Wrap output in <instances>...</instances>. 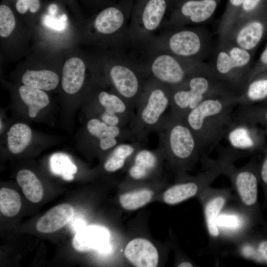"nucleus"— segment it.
I'll list each match as a JSON object with an SVG mask.
<instances>
[{
  "instance_id": "40",
  "label": "nucleus",
  "mask_w": 267,
  "mask_h": 267,
  "mask_svg": "<svg viewBox=\"0 0 267 267\" xmlns=\"http://www.w3.org/2000/svg\"><path fill=\"white\" fill-rule=\"evenodd\" d=\"M261 232L267 237V222L260 229Z\"/></svg>"
},
{
  "instance_id": "22",
  "label": "nucleus",
  "mask_w": 267,
  "mask_h": 267,
  "mask_svg": "<svg viewBox=\"0 0 267 267\" xmlns=\"http://www.w3.org/2000/svg\"><path fill=\"white\" fill-rule=\"evenodd\" d=\"M108 233L102 227L85 226L75 235L73 239L74 248L79 252H86L96 249L104 251L107 247Z\"/></svg>"
},
{
  "instance_id": "38",
  "label": "nucleus",
  "mask_w": 267,
  "mask_h": 267,
  "mask_svg": "<svg viewBox=\"0 0 267 267\" xmlns=\"http://www.w3.org/2000/svg\"><path fill=\"white\" fill-rule=\"evenodd\" d=\"M85 223L81 220H76L73 223V229L77 232L85 227Z\"/></svg>"
},
{
  "instance_id": "20",
  "label": "nucleus",
  "mask_w": 267,
  "mask_h": 267,
  "mask_svg": "<svg viewBox=\"0 0 267 267\" xmlns=\"http://www.w3.org/2000/svg\"><path fill=\"white\" fill-rule=\"evenodd\" d=\"M235 253L258 264L267 265V237L256 228L234 244Z\"/></svg>"
},
{
  "instance_id": "9",
  "label": "nucleus",
  "mask_w": 267,
  "mask_h": 267,
  "mask_svg": "<svg viewBox=\"0 0 267 267\" xmlns=\"http://www.w3.org/2000/svg\"><path fill=\"white\" fill-rule=\"evenodd\" d=\"M170 7L171 0H134L128 29L132 46H143L157 35Z\"/></svg>"
},
{
  "instance_id": "39",
  "label": "nucleus",
  "mask_w": 267,
  "mask_h": 267,
  "mask_svg": "<svg viewBox=\"0 0 267 267\" xmlns=\"http://www.w3.org/2000/svg\"><path fill=\"white\" fill-rule=\"evenodd\" d=\"M260 59L263 64L267 65V46L262 52Z\"/></svg>"
},
{
  "instance_id": "5",
  "label": "nucleus",
  "mask_w": 267,
  "mask_h": 267,
  "mask_svg": "<svg viewBox=\"0 0 267 267\" xmlns=\"http://www.w3.org/2000/svg\"><path fill=\"white\" fill-rule=\"evenodd\" d=\"M171 89L149 78L129 126L137 141L145 143L155 132L163 118L171 111Z\"/></svg>"
},
{
  "instance_id": "32",
  "label": "nucleus",
  "mask_w": 267,
  "mask_h": 267,
  "mask_svg": "<svg viewBox=\"0 0 267 267\" xmlns=\"http://www.w3.org/2000/svg\"><path fill=\"white\" fill-rule=\"evenodd\" d=\"M21 207V200L19 194L15 190L3 187L0 190V211L7 217L17 215Z\"/></svg>"
},
{
  "instance_id": "29",
  "label": "nucleus",
  "mask_w": 267,
  "mask_h": 267,
  "mask_svg": "<svg viewBox=\"0 0 267 267\" xmlns=\"http://www.w3.org/2000/svg\"><path fill=\"white\" fill-rule=\"evenodd\" d=\"M32 138V130L27 125L21 123L14 124L7 133L9 151L14 154L22 152L29 145Z\"/></svg>"
},
{
  "instance_id": "2",
  "label": "nucleus",
  "mask_w": 267,
  "mask_h": 267,
  "mask_svg": "<svg viewBox=\"0 0 267 267\" xmlns=\"http://www.w3.org/2000/svg\"><path fill=\"white\" fill-rule=\"evenodd\" d=\"M155 133L158 148L175 175L192 171L204 156L198 141L183 117L172 110L162 119Z\"/></svg>"
},
{
  "instance_id": "37",
  "label": "nucleus",
  "mask_w": 267,
  "mask_h": 267,
  "mask_svg": "<svg viewBox=\"0 0 267 267\" xmlns=\"http://www.w3.org/2000/svg\"><path fill=\"white\" fill-rule=\"evenodd\" d=\"M245 0H228L227 5V11L230 13L238 12Z\"/></svg>"
},
{
  "instance_id": "21",
  "label": "nucleus",
  "mask_w": 267,
  "mask_h": 267,
  "mask_svg": "<svg viewBox=\"0 0 267 267\" xmlns=\"http://www.w3.org/2000/svg\"><path fill=\"white\" fill-rule=\"evenodd\" d=\"M144 143L139 141L123 142L113 148L105 158L103 168L109 173L119 171L124 174L135 153L144 147Z\"/></svg>"
},
{
  "instance_id": "35",
  "label": "nucleus",
  "mask_w": 267,
  "mask_h": 267,
  "mask_svg": "<svg viewBox=\"0 0 267 267\" xmlns=\"http://www.w3.org/2000/svg\"><path fill=\"white\" fill-rule=\"evenodd\" d=\"M17 11L21 15L29 12L31 14L38 12L41 8L40 0H17L15 4Z\"/></svg>"
},
{
  "instance_id": "12",
  "label": "nucleus",
  "mask_w": 267,
  "mask_h": 267,
  "mask_svg": "<svg viewBox=\"0 0 267 267\" xmlns=\"http://www.w3.org/2000/svg\"><path fill=\"white\" fill-rule=\"evenodd\" d=\"M221 0H181L170 9L160 31L178 27L185 23L204 22L215 13Z\"/></svg>"
},
{
  "instance_id": "16",
  "label": "nucleus",
  "mask_w": 267,
  "mask_h": 267,
  "mask_svg": "<svg viewBox=\"0 0 267 267\" xmlns=\"http://www.w3.org/2000/svg\"><path fill=\"white\" fill-rule=\"evenodd\" d=\"M86 129L100 152H109L121 143L137 141L129 127L108 125L96 117L88 120Z\"/></svg>"
},
{
  "instance_id": "42",
  "label": "nucleus",
  "mask_w": 267,
  "mask_h": 267,
  "mask_svg": "<svg viewBox=\"0 0 267 267\" xmlns=\"http://www.w3.org/2000/svg\"><path fill=\"white\" fill-rule=\"evenodd\" d=\"M260 104L267 105V100Z\"/></svg>"
},
{
  "instance_id": "34",
  "label": "nucleus",
  "mask_w": 267,
  "mask_h": 267,
  "mask_svg": "<svg viewBox=\"0 0 267 267\" xmlns=\"http://www.w3.org/2000/svg\"><path fill=\"white\" fill-rule=\"evenodd\" d=\"M262 152V157L259 164V174L264 194V207L267 208V142Z\"/></svg>"
},
{
  "instance_id": "31",
  "label": "nucleus",
  "mask_w": 267,
  "mask_h": 267,
  "mask_svg": "<svg viewBox=\"0 0 267 267\" xmlns=\"http://www.w3.org/2000/svg\"><path fill=\"white\" fill-rule=\"evenodd\" d=\"M50 168L52 172L61 176L65 180H71L77 171V168L70 158L63 153H55L50 158Z\"/></svg>"
},
{
  "instance_id": "4",
  "label": "nucleus",
  "mask_w": 267,
  "mask_h": 267,
  "mask_svg": "<svg viewBox=\"0 0 267 267\" xmlns=\"http://www.w3.org/2000/svg\"><path fill=\"white\" fill-rule=\"evenodd\" d=\"M99 60L106 84L135 109L149 79L143 68L123 52L110 51Z\"/></svg>"
},
{
  "instance_id": "41",
  "label": "nucleus",
  "mask_w": 267,
  "mask_h": 267,
  "mask_svg": "<svg viewBox=\"0 0 267 267\" xmlns=\"http://www.w3.org/2000/svg\"><path fill=\"white\" fill-rule=\"evenodd\" d=\"M180 0H171V7H170V9L173 5H174L175 4H176L177 3H178V2H179Z\"/></svg>"
},
{
  "instance_id": "13",
  "label": "nucleus",
  "mask_w": 267,
  "mask_h": 267,
  "mask_svg": "<svg viewBox=\"0 0 267 267\" xmlns=\"http://www.w3.org/2000/svg\"><path fill=\"white\" fill-rule=\"evenodd\" d=\"M95 94L97 118L108 125L129 127L134 116V108L112 90L100 89Z\"/></svg>"
},
{
  "instance_id": "7",
  "label": "nucleus",
  "mask_w": 267,
  "mask_h": 267,
  "mask_svg": "<svg viewBox=\"0 0 267 267\" xmlns=\"http://www.w3.org/2000/svg\"><path fill=\"white\" fill-rule=\"evenodd\" d=\"M141 55L136 61L149 78L171 89L183 84L194 73L202 70L192 60L183 59L170 53L146 50L139 48Z\"/></svg>"
},
{
  "instance_id": "19",
  "label": "nucleus",
  "mask_w": 267,
  "mask_h": 267,
  "mask_svg": "<svg viewBox=\"0 0 267 267\" xmlns=\"http://www.w3.org/2000/svg\"><path fill=\"white\" fill-rule=\"evenodd\" d=\"M123 255L130 265L136 267H156L160 263V254L156 246L149 239L138 237L126 244Z\"/></svg>"
},
{
  "instance_id": "14",
  "label": "nucleus",
  "mask_w": 267,
  "mask_h": 267,
  "mask_svg": "<svg viewBox=\"0 0 267 267\" xmlns=\"http://www.w3.org/2000/svg\"><path fill=\"white\" fill-rule=\"evenodd\" d=\"M220 240L234 243L256 228L233 196L218 216Z\"/></svg>"
},
{
  "instance_id": "30",
  "label": "nucleus",
  "mask_w": 267,
  "mask_h": 267,
  "mask_svg": "<svg viewBox=\"0 0 267 267\" xmlns=\"http://www.w3.org/2000/svg\"><path fill=\"white\" fill-rule=\"evenodd\" d=\"M233 119L250 122L267 129V105H238L233 113Z\"/></svg>"
},
{
  "instance_id": "11",
  "label": "nucleus",
  "mask_w": 267,
  "mask_h": 267,
  "mask_svg": "<svg viewBox=\"0 0 267 267\" xmlns=\"http://www.w3.org/2000/svg\"><path fill=\"white\" fill-rule=\"evenodd\" d=\"M223 139L227 143L225 148L241 158L262 152L267 142L266 132L262 127L234 119L228 126Z\"/></svg>"
},
{
  "instance_id": "24",
  "label": "nucleus",
  "mask_w": 267,
  "mask_h": 267,
  "mask_svg": "<svg viewBox=\"0 0 267 267\" xmlns=\"http://www.w3.org/2000/svg\"><path fill=\"white\" fill-rule=\"evenodd\" d=\"M267 100V77L254 78L248 81L237 93L238 105H252Z\"/></svg>"
},
{
  "instance_id": "25",
  "label": "nucleus",
  "mask_w": 267,
  "mask_h": 267,
  "mask_svg": "<svg viewBox=\"0 0 267 267\" xmlns=\"http://www.w3.org/2000/svg\"><path fill=\"white\" fill-rule=\"evenodd\" d=\"M23 85L44 91H50L57 88L59 77L55 72L47 70H28L22 76Z\"/></svg>"
},
{
  "instance_id": "3",
  "label": "nucleus",
  "mask_w": 267,
  "mask_h": 267,
  "mask_svg": "<svg viewBox=\"0 0 267 267\" xmlns=\"http://www.w3.org/2000/svg\"><path fill=\"white\" fill-rule=\"evenodd\" d=\"M134 0H116L102 9L85 30L87 41L111 51L124 52L132 46L128 29Z\"/></svg>"
},
{
  "instance_id": "10",
  "label": "nucleus",
  "mask_w": 267,
  "mask_h": 267,
  "mask_svg": "<svg viewBox=\"0 0 267 267\" xmlns=\"http://www.w3.org/2000/svg\"><path fill=\"white\" fill-rule=\"evenodd\" d=\"M165 161L158 147L155 150L140 148L127 167L124 177L119 183V188L164 179L162 174Z\"/></svg>"
},
{
  "instance_id": "6",
  "label": "nucleus",
  "mask_w": 267,
  "mask_h": 267,
  "mask_svg": "<svg viewBox=\"0 0 267 267\" xmlns=\"http://www.w3.org/2000/svg\"><path fill=\"white\" fill-rule=\"evenodd\" d=\"M212 73L201 70L181 85L171 89L172 111L183 117L203 100L214 96L236 93Z\"/></svg>"
},
{
  "instance_id": "15",
  "label": "nucleus",
  "mask_w": 267,
  "mask_h": 267,
  "mask_svg": "<svg viewBox=\"0 0 267 267\" xmlns=\"http://www.w3.org/2000/svg\"><path fill=\"white\" fill-rule=\"evenodd\" d=\"M232 188L207 187L197 197L202 207L206 227L210 243L216 244L220 239L217 225L219 215L233 196Z\"/></svg>"
},
{
  "instance_id": "1",
  "label": "nucleus",
  "mask_w": 267,
  "mask_h": 267,
  "mask_svg": "<svg viewBox=\"0 0 267 267\" xmlns=\"http://www.w3.org/2000/svg\"><path fill=\"white\" fill-rule=\"evenodd\" d=\"M238 105L237 94L208 98L183 118L197 138L204 157L223 139Z\"/></svg>"
},
{
  "instance_id": "26",
  "label": "nucleus",
  "mask_w": 267,
  "mask_h": 267,
  "mask_svg": "<svg viewBox=\"0 0 267 267\" xmlns=\"http://www.w3.org/2000/svg\"><path fill=\"white\" fill-rule=\"evenodd\" d=\"M18 92L23 102L28 107L31 118H35L49 103V97L44 90L23 85L19 87Z\"/></svg>"
},
{
  "instance_id": "17",
  "label": "nucleus",
  "mask_w": 267,
  "mask_h": 267,
  "mask_svg": "<svg viewBox=\"0 0 267 267\" xmlns=\"http://www.w3.org/2000/svg\"><path fill=\"white\" fill-rule=\"evenodd\" d=\"M169 184L163 179L120 189L119 205L126 211L138 210L157 201L161 192Z\"/></svg>"
},
{
  "instance_id": "18",
  "label": "nucleus",
  "mask_w": 267,
  "mask_h": 267,
  "mask_svg": "<svg viewBox=\"0 0 267 267\" xmlns=\"http://www.w3.org/2000/svg\"><path fill=\"white\" fill-rule=\"evenodd\" d=\"M99 59L88 60L79 55L69 57L64 61L62 69L61 86L69 94H74L85 85L87 72L99 65Z\"/></svg>"
},
{
  "instance_id": "28",
  "label": "nucleus",
  "mask_w": 267,
  "mask_h": 267,
  "mask_svg": "<svg viewBox=\"0 0 267 267\" xmlns=\"http://www.w3.org/2000/svg\"><path fill=\"white\" fill-rule=\"evenodd\" d=\"M264 32V26L260 21L248 22L241 27L236 35L237 46L248 51L253 49L260 42Z\"/></svg>"
},
{
  "instance_id": "23",
  "label": "nucleus",
  "mask_w": 267,
  "mask_h": 267,
  "mask_svg": "<svg viewBox=\"0 0 267 267\" xmlns=\"http://www.w3.org/2000/svg\"><path fill=\"white\" fill-rule=\"evenodd\" d=\"M74 213L73 207L69 204L57 205L46 212L38 221L37 230L42 233L55 231L67 223Z\"/></svg>"
},
{
  "instance_id": "33",
  "label": "nucleus",
  "mask_w": 267,
  "mask_h": 267,
  "mask_svg": "<svg viewBox=\"0 0 267 267\" xmlns=\"http://www.w3.org/2000/svg\"><path fill=\"white\" fill-rule=\"evenodd\" d=\"M17 22L15 15L9 6L0 5V37L1 40L10 38L15 32Z\"/></svg>"
},
{
  "instance_id": "27",
  "label": "nucleus",
  "mask_w": 267,
  "mask_h": 267,
  "mask_svg": "<svg viewBox=\"0 0 267 267\" xmlns=\"http://www.w3.org/2000/svg\"><path fill=\"white\" fill-rule=\"evenodd\" d=\"M16 180L28 200L33 203H38L42 199L43 187L34 173L27 169L21 170L17 174Z\"/></svg>"
},
{
  "instance_id": "8",
  "label": "nucleus",
  "mask_w": 267,
  "mask_h": 267,
  "mask_svg": "<svg viewBox=\"0 0 267 267\" xmlns=\"http://www.w3.org/2000/svg\"><path fill=\"white\" fill-rule=\"evenodd\" d=\"M259 164V160L254 156L242 167L231 165L223 174L230 179L239 206L256 227L267 222L258 200Z\"/></svg>"
},
{
  "instance_id": "36",
  "label": "nucleus",
  "mask_w": 267,
  "mask_h": 267,
  "mask_svg": "<svg viewBox=\"0 0 267 267\" xmlns=\"http://www.w3.org/2000/svg\"><path fill=\"white\" fill-rule=\"evenodd\" d=\"M262 0H245L236 14L245 16L253 12L259 6Z\"/></svg>"
}]
</instances>
